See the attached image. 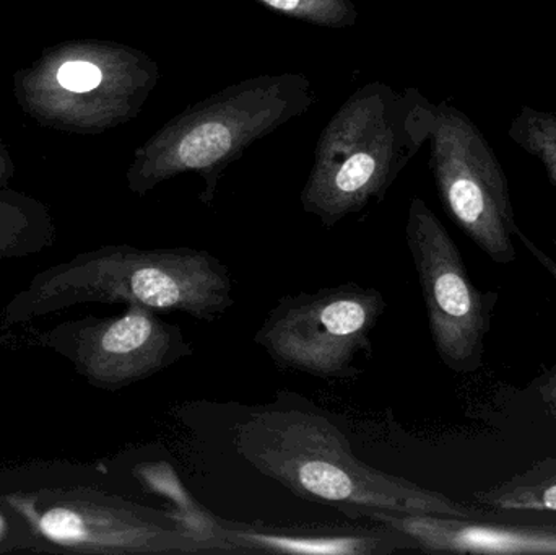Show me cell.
<instances>
[{
    "mask_svg": "<svg viewBox=\"0 0 556 555\" xmlns=\"http://www.w3.org/2000/svg\"><path fill=\"white\" fill-rule=\"evenodd\" d=\"M256 407L237 427L238 455L266 478L307 502L330 505L352 517L359 508L404 515L486 518L479 505L451 501L408 479L388 475L356 458L346 437L313 407L290 406L287 393Z\"/></svg>",
    "mask_w": 556,
    "mask_h": 555,
    "instance_id": "6da1fadb",
    "label": "cell"
},
{
    "mask_svg": "<svg viewBox=\"0 0 556 555\" xmlns=\"http://www.w3.org/2000/svg\"><path fill=\"white\" fill-rule=\"evenodd\" d=\"M437 104L417 88L369 81L353 91L320 133L301 207L336 227L379 204L421 147L430 142Z\"/></svg>",
    "mask_w": 556,
    "mask_h": 555,
    "instance_id": "7a4b0ae2",
    "label": "cell"
},
{
    "mask_svg": "<svg viewBox=\"0 0 556 555\" xmlns=\"http://www.w3.org/2000/svg\"><path fill=\"white\" fill-rule=\"evenodd\" d=\"M80 303H137L214 323L233 308V279L205 250L104 247L38 274L7 306L5 321H28Z\"/></svg>",
    "mask_w": 556,
    "mask_h": 555,
    "instance_id": "3957f363",
    "label": "cell"
},
{
    "mask_svg": "<svg viewBox=\"0 0 556 555\" xmlns=\"http://www.w3.org/2000/svg\"><path fill=\"white\" fill-rule=\"evenodd\" d=\"M316 94L303 74L260 75L230 85L176 114L134 155L129 189L143 195L185 173L204 179L211 205L222 175L257 140L303 116Z\"/></svg>",
    "mask_w": 556,
    "mask_h": 555,
    "instance_id": "277c9868",
    "label": "cell"
},
{
    "mask_svg": "<svg viewBox=\"0 0 556 555\" xmlns=\"http://www.w3.org/2000/svg\"><path fill=\"white\" fill-rule=\"evenodd\" d=\"M388 310L375 287L355 282L278 300L254 335L280 370L319 380H355L371 358V335Z\"/></svg>",
    "mask_w": 556,
    "mask_h": 555,
    "instance_id": "5b68a950",
    "label": "cell"
},
{
    "mask_svg": "<svg viewBox=\"0 0 556 555\" xmlns=\"http://www.w3.org/2000/svg\"><path fill=\"white\" fill-rule=\"evenodd\" d=\"M10 507L46 543L75 553L227 555L189 531L175 514L98 491L13 495Z\"/></svg>",
    "mask_w": 556,
    "mask_h": 555,
    "instance_id": "8992f818",
    "label": "cell"
},
{
    "mask_svg": "<svg viewBox=\"0 0 556 555\" xmlns=\"http://www.w3.org/2000/svg\"><path fill=\"white\" fill-rule=\"evenodd\" d=\"M430 150L438 194L450 217L490 260L513 263L519 228L508 179L485 136L463 111L440 103Z\"/></svg>",
    "mask_w": 556,
    "mask_h": 555,
    "instance_id": "52a82bcc",
    "label": "cell"
},
{
    "mask_svg": "<svg viewBox=\"0 0 556 555\" xmlns=\"http://www.w3.org/2000/svg\"><path fill=\"white\" fill-rule=\"evenodd\" d=\"M405 238L438 357L456 374H473L482 367L495 293L477 289L456 241L421 198L408 205Z\"/></svg>",
    "mask_w": 556,
    "mask_h": 555,
    "instance_id": "ba28073f",
    "label": "cell"
},
{
    "mask_svg": "<svg viewBox=\"0 0 556 555\" xmlns=\"http://www.w3.org/2000/svg\"><path fill=\"white\" fill-rule=\"evenodd\" d=\"M54 348L77 365L94 387L121 390L194 355V345L178 325L159 313L129 303L126 312L111 318L85 319L71 326L67 341Z\"/></svg>",
    "mask_w": 556,
    "mask_h": 555,
    "instance_id": "9c48e42d",
    "label": "cell"
},
{
    "mask_svg": "<svg viewBox=\"0 0 556 555\" xmlns=\"http://www.w3.org/2000/svg\"><path fill=\"white\" fill-rule=\"evenodd\" d=\"M159 81V64L146 52L97 42L59 62L51 91L67 97L75 124L103 130L136 117Z\"/></svg>",
    "mask_w": 556,
    "mask_h": 555,
    "instance_id": "30bf717a",
    "label": "cell"
},
{
    "mask_svg": "<svg viewBox=\"0 0 556 555\" xmlns=\"http://www.w3.org/2000/svg\"><path fill=\"white\" fill-rule=\"evenodd\" d=\"M366 518L405 534L415 550L433 554H556V525H509L485 518L404 515L359 508Z\"/></svg>",
    "mask_w": 556,
    "mask_h": 555,
    "instance_id": "8fae6325",
    "label": "cell"
},
{
    "mask_svg": "<svg viewBox=\"0 0 556 555\" xmlns=\"http://www.w3.org/2000/svg\"><path fill=\"white\" fill-rule=\"evenodd\" d=\"M205 537L227 554L389 555L415 550L405 534L378 528H270L211 515Z\"/></svg>",
    "mask_w": 556,
    "mask_h": 555,
    "instance_id": "7c38bea8",
    "label": "cell"
},
{
    "mask_svg": "<svg viewBox=\"0 0 556 555\" xmlns=\"http://www.w3.org/2000/svg\"><path fill=\"white\" fill-rule=\"evenodd\" d=\"M479 507L493 512L556 514V462H544L503 484L477 492Z\"/></svg>",
    "mask_w": 556,
    "mask_h": 555,
    "instance_id": "4fadbf2b",
    "label": "cell"
},
{
    "mask_svg": "<svg viewBox=\"0 0 556 555\" xmlns=\"http://www.w3.org/2000/svg\"><path fill=\"white\" fill-rule=\"evenodd\" d=\"M509 139L544 165L556 186V113L525 106L508 129Z\"/></svg>",
    "mask_w": 556,
    "mask_h": 555,
    "instance_id": "5bb4252c",
    "label": "cell"
},
{
    "mask_svg": "<svg viewBox=\"0 0 556 555\" xmlns=\"http://www.w3.org/2000/svg\"><path fill=\"white\" fill-rule=\"evenodd\" d=\"M267 9L324 28H352L358 22L353 0H257Z\"/></svg>",
    "mask_w": 556,
    "mask_h": 555,
    "instance_id": "9a60e30c",
    "label": "cell"
},
{
    "mask_svg": "<svg viewBox=\"0 0 556 555\" xmlns=\"http://www.w3.org/2000/svg\"><path fill=\"white\" fill-rule=\"evenodd\" d=\"M25 218H12V212L0 214V256L20 253L25 244Z\"/></svg>",
    "mask_w": 556,
    "mask_h": 555,
    "instance_id": "2e32d148",
    "label": "cell"
},
{
    "mask_svg": "<svg viewBox=\"0 0 556 555\" xmlns=\"http://www.w3.org/2000/svg\"><path fill=\"white\" fill-rule=\"evenodd\" d=\"M538 391L542 401L547 404L548 409L556 416V364L539 380Z\"/></svg>",
    "mask_w": 556,
    "mask_h": 555,
    "instance_id": "e0dca14e",
    "label": "cell"
},
{
    "mask_svg": "<svg viewBox=\"0 0 556 555\" xmlns=\"http://www.w3.org/2000/svg\"><path fill=\"white\" fill-rule=\"evenodd\" d=\"M516 237L519 238V240L525 243V247L528 248L529 253L532 254V256L535 257V260L539 261V263L542 264V266L547 269L548 274H552V277L556 280V261L552 260L548 254H545L544 251L541 250V248L538 247V244L532 243L531 240H529L528 237H526L525 234H522L521 230L518 231V235Z\"/></svg>",
    "mask_w": 556,
    "mask_h": 555,
    "instance_id": "ac0fdd59",
    "label": "cell"
},
{
    "mask_svg": "<svg viewBox=\"0 0 556 555\" xmlns=\"http://www.w3.org/2000/svg\"><path fill=\"white\" fill-rule=\"evenodd\" d=\"M2 162H0V175H2Z\"/></svg>",
    "mask_w": 556,
    "mask_h": 555,
    "instance_id": "d6986e66",
    "label": "cell"
}]
</instances>
